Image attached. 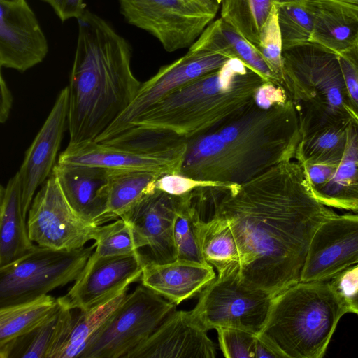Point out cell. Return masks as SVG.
Here are the masks:
<instances>
[{
	"label": "cell",
	"instance_id": "cell-26",
	"mask_svg": "<svg viewBox=\"0 0 358 358\" xmlns=\"http://www.w3.org/2000/svg\"><path fill=\"white\" fill-rule=\"evenodd\" d=\"M313 17L310 42L337 54L358 43V15L331 0H306Z\"/></svg>",
	"mask_w": 358,
	"mask_h": 358
},
{
	"label": "cell",
	"instance_id": "cell-16",
	"mask_svg": "<svg viewBox=\"0 0 358 358\" xmlns=\"http://www.w3.org/2000/svg\"><path fill=\"white\" fill-rule=\"evenodd\" d=\"M48 52L47 39L26 0H0V65L24 72Z\"/></svg>",
	"mask_w": 358,
	"mask_h": 358
},
{
	"label": "cell",
	"instance_id": "cell-13",
	"mask_svg": "<svg viewBox=\"0 0 358 358\" xmlns=\"http://www.w3.org/2000/svg\"><path fill=\"white\" fill-rule=\"evenodd\" d=\"M358 264V215L334 214L311 239L301 281L329 280Z\"/></svg>",
	"mask_w": 358,
	"mask_h": 358
},
{
	"label": "cell",
	"instance_id": "cell-18",
	"mask_svg": "<svg viewBox=\"0 0 358 358\" xmlns=\"http://www.w3.org/2000/svg\"><path fill=\"white\" fill-rule=\"evenodd\" d=\"M69 87L63 88L25 153L17 171L20 178L22 202L29 210L37 188L52 173L63 134L67 125L69 114Z\"/></svg>",
	"mask_w": 358,
	"mask_h": 358
},
{
	"label": "cell",
	"instance_id": "cell-31",
	"mask_svg": "<svg viewBox=\"0 0 358 358\" xmlns=\"http://www.w3.org/2000/svg\"><path fill=\"white\" fill-rule=\"evenodd\" d=\"M127 290L87 310L74 315L73 323L68 338L57 358L78 357L97 331L122 303Z\"/></svg>",
	"mask_w": 358,
	"mask_h": 358
},
{
	"label": "cell",
	"instance_id": "cell-22",
	"mask_svg": "<svg viewBox=\"0 0 358 358\" xmlns=\"http://www.w3.org/2000/svg\"><path fill=\"white\" fill-rule=\"evenodd\" d=\"M59 163L81 164L109 170H144L164 174H180L182 165L170 160L89 141L67 146Z\"/></svg>",
	"mask_w": 358,
	"mask_h": 358
},
{
	"label": "cell",
	"instance_id": "cell-40",
	"mask_svg": "<svg viewBox=\"0 0 358 358\" xmlns=\"http://www.w3.org/2000/svg\"><path fill=\"white\" fill-rule=\"evenodd\" d=\"M218 185H226L196 180L180 174L162 175L155 182L156 188L173 195H181L199 187Z\"/></svg>",
	"mask_w": 358,
	"mask_h": 358
},
{
	"label": "cell",
	"instance_id": "cell-27",
	"mask_svg": "<svg viewBox=\"0 0 358 358\" xmlns=\"http://www.w3.org/2000/svg\"><path fill=\"white\" fill-rule=\"evenodd\" d=\"M115 148L165 159L182 166L187 140L157 129L132 126L102 142Z\"/></svg>",
	"mask_w": 358,
	"mask_h": 358
},
{
	"label": "cell",
	"instance_id": "cell-41",
	"mask_svg": "<svg viewBox=\"0 0 358 358\" xmlns=\"http://www.w3.org/2000/svg\"><path fill=\"white\" fill-rule=\"evenodd\" d=\"M338 164L331 162H308L301 166L311 190H315L329 182Z\"/></svg>",
	"mask_w": 358,
	"mask_h": 358
},
{
	"label": "cell",
	"instance_id": "cell-6",
	"mask_svg": "<svg viewBox=\"0 0 358 358\" xmlns=\"http://www.w3.org/2000/svg\"><path fill=\"white\" fill-rule=\"evenodd\" d=\"M284 87L299 118L300 136L348 123L349 103L338 55L307 42L282 50Z\"/></svg>",
	"mask_w": 358,
	"mask_h": 358
},
{
	"label": "cell",
	"instance_id": "cell-36",
	"mask_svg": "<svg viewBox=\"0 0 358 358\" xmlns=\"http://www.w3.org/2000/svg\"><path fill=\"white\" fill-rule=\"evenodd\" d=\"M275 4L282 36V50L310 41L314 22L306 0Z\"/></svg>",
	"mask_w": 358,
	"mask_h": 358
},
{
	"label": "cell",
	"instance_id": "cell-12",
	"mask_svg": "<svg viewBox=\"0 0 358 358\" xmlns=\"http://www.w3.org/2000/svg\"><path fill=\"white\" fill-rule=\"evenodd\" d=\"M229 59L213 52L188 51L173 62L162 66L155 75L141 83L129 106L94 141L102 142L126 130L137 117L164 97L218 70Z\"/></svg>",
	"mask_w": 358,
	"mask_h": 358
},
{
	"label": "cell",
	"instance_id": "cell-47",
	"mask_svg": "<svg viewBox=\"0 0 358 358\" xmlns=\"http://www.w3.org/2000/svg\"><path fill=\"white\" fill-rule=\"evenodd\" d=\"M275 3H294V2H300L304 0H274Z\"/></svg>",
	"mask_w": 358,
	"mask_h": 358
},
{
	"label": "cell",
	"instance_id": "cell-14",
	"mask_svg": "<svg viewBox=\"0 0 358 358\" xmlns=\"http://www.w3.org/2000/svg\"><path fill=\"white\" fill-rule=\"evenodd\" d=\"M146 260L136 253L88 259L80 276L64 296L73 310H87L127 290L141 278Z\"/></svg>",
	"mask_w": 358,
	"mask_h": 358
},
{
	"label": "cell",
	"instance_id": "cell-38",
	"mask_svg": "<svg viewBox=\"0 0 358 358\" xmlns=\"http://www.w3.org/2000/svg\"><path fill=\"white\" fill-rule=\"evenodd\" d=\"M218 343L227 358H254V345L257 335L243 329L219 327Z\"/></svg>",
	"mask_w": 358,
	"mask_h": 358
},
{
	"label": "cell",
	"instance_id": "cell-45",
	"mask_svg": "<svg viewBox=\"0 0 358 358\" xmlns=\"http://www.w3.org/2000/svg\"><path fill=\"white\" fill-rule=\"evenodd\" d=\"M352 10L358 15V0H331Z\"/></svg>",
	"mask_w": 358,
	"mask_h": 358
},
{
	"label": "cell",
	"instance_id": "cell-23",
	"mask_svg": "<svg viewBox=\"0 0 358 358\" xmlns=\"http://www.w3.org/2000/svg\"><path fill=\"white\" fill-rule=\"evenodd\" d=\"M27 210L22 202L20 176L15 173L0 190V267L28 252L34 243L29 236Z\"/></svg>",
	"mask_w": 358,
	"mask_h": 358
},
{
	"label": "cell",
	"instance_id": "cell-19",
	"mask_svg": "<svg viewBox=\"0 0 358 358\" xmlns=\"http://www.w3.org/2000/svg\"><path fill=\"white\" fill-rule=\"evenodd\" d=\"M110 171L57 162L52 172L72 208L87 221L101 226L111 222L108 214Z\"/></svg>",
	"mask_w": 358,
	"mask_h": 358
},
{
	"label": "cell",
	"instance_id": "cell-15",
	"mask_svg": "<svg viewBox=\"0 0 358 358\" xmlns=\"http://www.w3.org/2000/svg\"><path fill=\"white\" fill-rule=\"evenodd\" d=\"M187 193L173 195L155 187L121 217L132 224L148 248V253L143 255L146 262L165 264L177 259L173 226Z\"/></svg>",
	"mask_w": 358,
	"mask_h": 358
},
{
	"label": "cell",
	"instance_id": "cell-2",
	"mask_svg": "<svg viewBox=\"0 0 358 358\" xmlns=\"http://www.w3.org/2000/svg\"><path fill=\"white\" fill-rule=\"evenodd\" d=\"M299 118L290 99L270 98L260 87L233 120L187 140L180 175L204 182L242 184L294 158Z\"/></svg>",
	"mask_w": 358,
	"mask_h": 358
},
{
	"label": "cell",
	"instance_id": "cell-10",
	"mask_svg": "<svg viewBox=\"0 0 358 358\" xmlns=\"http://www.w3.org/2000/svg\"><path fill=\"white\" fill-rule=\"evenodd\" d=\"M239 266L217 274L199 294L193 319L206 331L219 327L257 335L267 318L273 296L241 281Z\"/></svg>",
	"mask_w": 358,
	"mask_h": 358
},
{
	"label": "cell",
	"instance_id": "cell-46",
	"mask_svg": "<svg viewBox=\"0 0 358 358\" xmlns=\"http://www.w3.org/2000/svg\"><path fill=\"white\" fill-rule=\"evenodd\" d=\"M349 313H353L358 315V292L352 297L347 300Z\"/></svg>",
	"mask_w": 358,
	"mask_h": 358
},
{
	"label": "cell",
	"instance_id": "cell-9",
	"mask_svg": "<svg viewBox=\"0 0 358 358\" xmlns=\"http://www.w3.org/2000/svg\"><path fill=\"white\" fill-rule=\"evenodd\" d=\"M221 0H118L133 26L155 37L167 52L190 47L213 20Z\"/></svg>",
	"mask_w": 358,
	"mask_h": 358
},
{
	"label": "cell",
	"instance_id": "cell-21",
	"mask_svg": "<svg viewBox=\"0 0 358 358\" xmlns=\"http://www.w3.org/2000/svg\"><path fill=\"white\" fill-rule=\"evenodd\" d=\"M43 322L29 332L0 345L1 358H57L73 323V309L64 296Z\"/></svg>",
	"mask_w": 358,
	"mask_h": 358
},
{
	"label": "cell",
	"instance_id": "cell-35",
	"mask_svg": "<svg viewBox=\"0 0 358 358\" xmlns=\"http://www.w3.org/2000/svg\"><path fill=\"white\" fill-rule=\"evenodd\" d=\"M94 244L95 250L89 258L91 260L131 255L144 248L132 224L122 217L100 226Z\"/></svg>",
	"mask_w": 358,
	"mask_h": 358
},
{
	"label": "cell",
	"instance_id": "cell-1",
	"mask_svg": "<svg viewBox=\"0 0 358 358\" xmlns=\"http://www.w3.org/2000/svg\"><path fill=\"white\" fill-rule=\"evenodd\" d=\"M203 210L229 224L239 275L272 296L301 281L319 225L336 214L313 195L303 169L287 160L242 184L203 187Z\"/></svg>",
	"mask_w": 358,
	"mask_h": 358
},
{
	"label": "cell",
	"instance_id": "cell-29",
	"mask_svg": "<svg viewBox=\"0 0 358 358\" xmlns=\"http://www.w3.org/2000/svg\"><path fill=\"white\" fill-rule=\"evenodd\" d=\"M200 242L205 261L215 267L218 274L240 267L238 245L227 222L211 216L201 221Z\"/></svg>",
	"mask_w": 358,
	"mask_h": 358
},
{
	"label": "cell",
	"instance_id": "cell-24",
	"mask_svg": "<svg viewBox=\"0 0 358 358\" xmlns=\"http://www.w3.org/2000/svg\"><path fill=\"white\" fill-rule=\"evenodd\" d=\"M350 120L345 149L329 182L312 190L324 205L358 211V115L348 107Z\"/></svg>",
	"mask_w": 358,
	"mask_h": 358
},
{
	"label": "cell",
	"instance_id": "cell-25",
	"mask_svg": "<svg viewBox=\"0 0 358 358\" xmlns=\"http://www.w3.org/2000/svg\"><path fill=\"white\" fill-rule=\"evenodd\" d=\"M200 50L238 59L267 82L282 86L256 47L222 17L211 22L189 48Z\"/></svg>",
	"mask_w": 358,
	"mask_h": 358
},
{
	"label": "cell",
	"instance_id": "cell-43",
	"mask_svg": "<svg viewBox=\"0 0 358 358\" xmlns=\"http://www.w3.org/2000/svg\"><path fill=\"white\" fill-rule=\"evenodd\" d=\"M1 85V103H0V122L4 123L9 117L12 108L13 98L2 73L0 79Z\"/></svg>",
	"mask_w": 358,
	"mask_h": 358
},
{
	"label": "cell",
	"instance_id": "cell-4",
	"mask_svg": "<svg viewBox=\"0 0 358 358\" xmlns=\"http://www.w3.org/2000/svg\"><path fill=\"white\" fill-rule=\"evenodd\" d=\"M266 82L241 60L229 59L218 70L164 97L128 128L157 129L192 138L240 115L252 103L257 91Z\"/></svg>",
	"mask_w": 358,
	"mask_h": 358
},
{
	"label": "cell",
	"instance_id": "cell-48",
	"mask_svg": "<svg viewBox=\"0 0 358 358\" xmlns=\"http://www.w3.org/2000/svg\"><path fill=\"white\" fill-rule=\"evenodd\" d=\"M3 1H16V0H3Z\"/></svg>",
	"mask_w": 358,
	"mask_h": 358
},
{
	"label": "cell",
	"instance_id": "cell-33",
	"mask_svg": "<svg viewBox=\"0 0 358 358\" xmlns=\"http://www.w3.org/2000/svg\"><path fill=\"white\" fill-rule=\"evenodd\" d=\"M348 125V122L329 127L300 138L294 158L301 165L308 162L339 164L345 149Z\"/></svg>",
	"mask_w": 358,
	"mask_h": 358
},
{
	"label": "cell",
	"instance_id": "cell-32",
	"mask_svg": "<svg viewBox=\"0 0 358 358\" xmlns=\"http://www.w3.org/2000/svg\"><path fill=\"white\" fill-rule=\"evenodd\" d=\"M221 17L257 47L274 0H221Z\"/></svg>",
	"mask_w": 358,
	"mask_h": 358
},
{
	"label": "cell",
	"instance_id": "cell-17",
	"mask_svg": "<svg viewBox=\"0 0 358 358\" xmlns=\"http://www.w3.org/2000/svg\"><path fill=\"white\" fill-rule=\"evenodd\" d=\"M216 347L189 311H172L127 358H215Z\"/></svg>",
	"mask_w": 358,
	"mask_h": 358
},
{
	"label": "cell",
	"instance_id": "cell-42",
	"mask_svg": "<svg viewBox=\"0 0 358 358\" xmlns=\"http://www.w3.org/2000/svg\"><path fill=\"white\" fill-rule=\"evenodd\" d=\"M48 3L59 20L64 22L71 18H79L85 9L83 0H41Z\"/></svg>",
	"mask_w": 358,
	"mask_h": 358
},
{
	"label": "cell",
	"instance_id": "cell-7",
	"mask_svg": "<svg viewBox=\"0 0 358 358\" xmlns=\"http://www.w3.org/2000/svg\"><path fill=\"white\" fill-rule=\"evenodd\" d=\"M95 247L66 250L35 244L21 257L0 267V307L35 299L76 281Z\"/></svg>",
	"mask_w": 358,
	"mask_h": 358
},
{
	"label": "cell",
	"instance_id": "cell-5",
	"mask_svg": "<svg viewBox=\"0 0 358 358\" xmlns=\"http://www.w3.org/2000/svg\"><path fill=\"white\" fill-rule=\"evenodd\" d=\"M348 301L330 280L294 284L273 298L257 336L280 357H322Z\"/></svg>",
	"mask_w": 358,
	"mask_h": 358
},
{
	"label": "cell",
	"instance_id": "cell-37",
	"mask_svg": "<svg viewBox=\"0 0 358 358\" xmlns=\"http://www.w3.org/2000/svg\"><path fill=\"white\" fill-rule=\"evenodd\" d=\"M256 48L268 64L280 85L285 88L282 57V42L275 4L262 27L259 43Z\"/></svg>",
	"mask_w": 358,
	"mask_h": 358
},
{
	"label": "cell",
	"instance_id": "cell-44",
	"mask_svg": "<svg viewBox=\"0 0 358 358\" xmlns=\"http://www.w3.org/2000/svg\"><path fill=\"white\" fill-rule=\"evenodd\" d=\"M281 358L280 356L273 350L264 341L260 339L257 335L254 345V358Z\"/></svg>",
	"mask_w": 358,
	"mask_h": 358
},
{
	"label": "cell",
	"instance_id": "cell-39",
	"mask_svg": "<svg viewBox=\"0 0 358 358\" xmlns=\"http://www.w3.org/2000/svg\"><path fill=\"white\" fill-rule=\"evenodd\" d=\"M338 55L349 108L358 115V43Z\"/></svg>",
	"mask_w": 358,
	"mask_h": 358
},
{
	"label": "cell",
	"instance_id": "cell-3",
	"mask_svg": "<svg viewBox=\"0 0 358 358\" xmlns=\"http://www.w3.org/2000/svg\"><path fill=\"white\" fill-rule=\"evenodd\" d=\"M69 78L68 146L95 141L122 113L141 85L131 47L105 20L86 9Z\"/></svg>",
	"mask_w": 358,
	"mask_h": 358
},
{
	"label": "cell",
	"instance_id": "cell-34",
	"mask_svg": "<svg viewBox=\"0 0 358 358\" xmlns=\"http://www.w3.org/2000/svg\"><path fill=\"white\" fill-rule=\"evenodd\" d=\"M202 220L194 200L192 189L187 193L174 222L173 237L177 259L207 263L201 248L200 227Z\"/></svg>",
	"mask_w": 358,
	"mask_h": 358
},
{
	"label": "cell",
	"instance_id": "cell-11",
	"mask_svg": "<svg viewBox=\"0 0 358 358\" xmlns=\"http://www.w3.org/2000/svg\"><path fill=\"white\" fill-rule=\"evenodd\" d=\"M27 227L34 243L71 250L96 241L100 226L87 221L72 208L52 172L33 199Z\"/></svg>",
	"mask_w": 358,
	"mask_h": 358
},
{
	"label": "cell",
	"instance_id": "cell-8",
	"mask_svg": "<svg viewBox=\"0 0 358 358\" xmlns=\"http://www.w3.org/2000/svg\"><path fill=\"white\" fill-rule=\"evenodd\" d=\"M176 306L143 284L138 285L92 338L80 358H127Z\"/></svg>",
	"mask_w": 358,
	"mask_h": 358
},
{
	"label": "cell",
	"instance_id": "cell-20",
	"mask_svg": "<svg viewBox=\"0 0 358 358\" xmlns=\"http://www.w3.org/2000/svg\"><path fill=\"white\" fill-rule=\"evenodd\" d=\"M215 278L208 263L176 259L165 264L146 262L141 280V284L178 305L200 294Z\"/></svg>",
	"mask_w": 358,
	"mask_h": 358
},
{
	"label": "cell",
	"instance_id": "cell-28",
	"mask_svg": "<svg viewBox=\"0 0 358 358\" xmlns=\"http://www.w3.org/2000/svg\"><path fill=\"white\" fill-rule=\"evenodd\" d=\"M162 175L144 170H111L108 202L111 221L121 217L143 196L152 192Z\"/></svg>",
	"mask_w": 358,
	"mask_h": 358
},
{
	"label": "cell",
	"instance_id": "cell-30",
	"mask_svg": "<svg viewBox=\"0 0 358 358\" xmlns=\"http://www.w3.org/2000/svg\"><path fill=\"white\" fill-rule=\"evenodd\" d=\"M59 298L49 294L0 307V345L17 338L43 322L59 306Z\"/></svg>",
	"mask_w": 358,
	"mask_h": 358
}]
</instances>
